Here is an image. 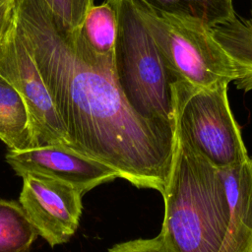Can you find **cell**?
<instances>
[{
    "label": "cell",
    "instance_id": "1",
    "mask_svg": "<svg viewBox=\"0 0 252 252\" xmlns=\"http://www.w3.org/2000/svg\"><path fill=\"white\" fill-rule=\"evenodd\" d=\"M14 20L64 126L68 148L136 187L162 195L174 165L176 133L130 106L117 84L113 57L95 54L44 0H15Z\"/></svg>",
    "mask_w": 252,
    "mask_h": 252
},
{
    "label": "cell",
    "instance_id": "2",
    "mask_svg": "<svg viewBox=\"0 0 252 252\" xmlns=\"http://www.w3.org/2000/svg\"><path fill=\"white\" fill-rule=\"evenodd\" d=\"M159 234L169 252H235L218 168L177 139Z\"/></svg>",
    "mask_w": 252,
    "mask_h": 252
},
{
    "label": "cell",
    "instance_id": "3",
    "mask_svg": "<svg viewBox=\"0 0 252 252\" xmlns=\"http://www.w3.org/2000/svg\"><path fill=\"white\" fill-rule=\"evenodd\" d=\"M117 16L113 71L130 106L144 119L176 133V86L133 0H108Z\"/></svg>",
    "mask_w": 252,
    "mask_h": 252
},
{
    "label": "cell",
    "instance_id": "4",
    "mask_svg": "<svg viewBox=\"0 0 252 252\" xmlns=\"http://www.w3.org/2000/svg\"><path fill=\"white\" fill-rule=\"evenodd\" d=\"M169 69L180 82L209 89L236 79L234 64L212 28L187 18L156 11L133 0Z\"/></svg>",
    "mask_w": 252,
    "mask_h": 252
},
{
    "label": "cell",
    "instance_id": "5",
    "mask_svg": "<svg viewBox=\"0 0 252 252\" xmlns=\"http://www.w3.org/2000/svg\"><path fill=\"white\" fill-rule=\"evenodd\" d=\"M176 137L214 167L225 168L249 156L231 111L227 85L199 89L176 86Z\"/></svg>",
    "mask_w": 252,
    "mask_h": 252
},
{
    "label": "cell",
    "instance_id": "6",
    "mask_svg": "<svg viewBox=\"0 0 252 252\" xmlns=\"http://www.w3.org/2000/svg\"><path fill=\"white\" fill-rule=\"evenodd\" d=\"M0 74L24 99L35 147H68L64 126L39 71L17 32L14 18L0 44Z\"/></svg>",
    "mask_w": 252,
    "mask_h": 252
},
{
    "label": "cell",
    "instance_id": "7",
    "mask_svg": "<svg viewBox=\"0 0 252 252\" xmlns=\"http://www.w3.org/2000/svg\"><path fill=\"white\" fill-rule=\"evenodd\" d=\"M19 203L28 219L50 246L67 242L78 228L82 194L62 181L35 173L23 176Z\"/></svg>",
    "mask_w": 252,
    "mask_h": 252
},
{
    "label": "cell",
    "instance_id": "8",
    "mask_svg": "<svg viewBox=\"0 0 252 252\" xmlns=\"http://www.w3.org/2000/svg\"><path fill=\"white\" fill-rule=\"evenodd\" d=\"M6 161L20 176L27 173L47 176L73 186L82 195L118 177L116 171L103 163L58 145L9 150Z\"/></svg>",
    "mask_w": 252,
    "mask_h": 252
},
{
    "label": "cell",
    "instance_id": "9",
    "mask_svg": "<svg viewBox=\"0 0 252 252\" xmlns=\"http://www.w3.org/2000/svg\"><path fill=\"white\" fill-rule=\"evenodd\" d=\"M218 171L227 203L234 251L252 252V158Z\"/></svg>",
    "mask_w": 252,
    "mask_h": 252
},
{
    "label": "cell",
    "instance_id": "10",
    "mask_svg": "<svg viewBox=\"0 0 252 252\" xmlns=\"http://www.w3.org/2000/svg\"><path fill=\"white\" fill-rule=\"evenodd\" d=\"M212 32L234 64L236 88L252 91V5L248 17L235 14L230 21L212 28Z\"/></svg>",
    "mask_w": 252,
    "mask_h": 252
},
{
    "label": "cell",
    "instance_id": "11",
    "mask_svg": "<svg viewBox=\"0 0 252 252\" xmlns=\"http://www.w3.org/2000/svg\"><path fill=\"white\" fill-rule=\"evenodd\" d=\"M0 140L12 151L35 148L24 99L0 74Z\"/></svg>",
    "mask_w": 252,
    "mask_h": 252
},
{
    "label": "cell",
    "instance_id": "12",
    "mask_svg": "<svg viewBox=\"0 0 252 252\" xmlns=\"http://www.w3.org/2000/svg\"><path fill=\"white\" fill-rule=\"evenodd\" d=\"M152 9L199 21L210 28L230 21L235 12L232 0H139Z\"/></svg>",
    "mask_w": 252,
    "mask_h": 252
},
{
    "label": "cell",
    "instance_id": "13",
    "mask_svg": "<svg viewBox=\"0 0 252 252\" xmlns=\"http://www.w3.org/2000/svg\"><path fill=\"white\" fill-rule=\"evenodd\" d=\"M86 44L97 55L113 57L117 37V16L108 0L94 5L80 28Z\"/></svg>",
    "mask_w": 252,
    "mask_h": 252
},
{
    "label": "cell",
    "instance_id": "14",
    "mask_svg": "<svg viewBox=\"0 0 252 252\" xmlns=\"http://www.w3.org/2000/svg\"><path fill=\"white\" fill-rule=\"evenodd\" d=\"M37 235L20 204L0 199V252H26Z\"/></svg>",
    "mask_w": 252,
    "mask_h": 252
},
{
    "label": "cell",
    "instance_id": "15",
    "mask_svg": "<svg viewBox=\"0 0 252 252\" xmlns=\"http://www.w3.org/2000/svg\"><path fill=\"white\" fill-rule=\"evenodd\" d=\"M52 13L70 30H80L94 0H44Z\"/></svg>",
    "mask_w": 252,
    "mask_h": 252
},
{
    "label": "cell",
    "instance_id": "16",
    "mask_svg": "<svg viewBox=\"0 0 252 252\" xmlns=\"http://www.w3.org/2000/svg\"><path fill=\"white\" fill-rule=\"evenodd\" d=\"M108 252H169L161 235L155 238L135 239L118 243L112 246Z\"/></svg>",
    "mask_w": 252,
    "mask_h": 252
},
{
    "label": "cell",
    "instance_id": "17",
    "mask_svg": "<svg viewBox=\"0 0 252 252\" xmlns=\"http://www.w3.org/2000/svg\"><path fill=\"white\" fill-rule=\"evenodd\" d=\"M15 0L0 3V44L14 18Z\"/></svg>",
    "mask_w": 252,
    "mask_h": 252
},
{
    "label": "cell",
    "instance_id": "18",
    "mask_svg": "<svg viewBox=\"0 0 252 252\" xmlns=\"http://www.w3.org/2000/svg\"><path fill=\"white\" fill-rule=\"evenodd\" d=\"M5 1H8V0H0V3H3V2H5Z\"/></svg>",
    "mask_w": 252,
    "mask_h": 252
}]
</instances>
